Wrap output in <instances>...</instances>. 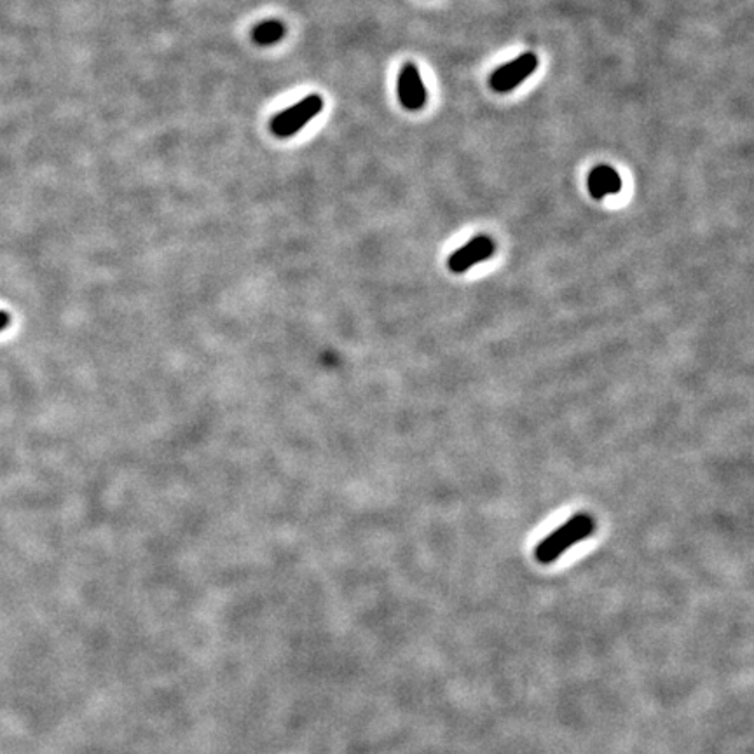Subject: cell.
Returning a JSON list of instances; mask_svg holds the SVG:
<instances>
[{"label": "cell", "mask_w": 754, "mask_h": 754, "mask_svg": "<svg viewBox=\"0 0 754 754\" xmlns=\"http://www.w3.org/2000/svg\"><path fill=\"white\" fill-rule=\"evenodd\" d=\"M594 529H596V522L592 519V515L576 514L561 528L552 531L549 536H545L542 542L536 545V561L540 564L554 563L559 557L566 554L571 547H575L576 543L594 535Z\"/></svg>", "instance_id": "1"}, {"label": "cell", "mask_w": 754, "mask_h": 754, "mask_svg": "<svg viewBox=\"0 0 754 754\" xmlns=\"http://www.w3.org/2000/svg\"><path fill=\"white\" fill-rule=\"evenodd\" d=\"M323 109V98L318 95H309L302 98L301 102L280 112L271 121V131L278 138H288L313 121Z\"/></svg>", "instance_id": "2"}, {"label": "cell", "mask_w": 754, "mask_h": 754, "mask_svg": "<svg viewBox=\"0 0 754 754\" xmlns=\"http://www.w3.org/2000/svg\"><path fill=\"white\" fill-rule=\"evenodd\" d=\"M536 69H538V56L535 53H524L512 62L505 63L494 70L489 77V86L496 93H508L515 90L517 86H521L529 76H533Z\"/></svg>", "instance_id": "3"}, {"label": "cell", "mask_w": 754, "mask_h": 754, "mask_svg": "<svg viewBox=\"0 0 754 754\" xmlns=\"http://www.w3.org/2000/svg\"><path fill=\"white\" fill-rule=\"evenodd\" d=\"M494 252H496V243L486 234H479L468 241L465 247L458 248L449 257L447 266L456 275H461V273H467L468 269H472L475 264L491 259Z\"/></svg>", "instance_id": "4"}, {"label": "cell", "mask_w": 754, "mask_h": 754, "mask_svg": "<svg viewBox=\"0 0 754 754\" xmlns=\"http://www.w3.org/2000/svg\"><path fill=\"white\" fill-rule=\"evenodd\" d=\"M398 98L407 110H421L426 103V88L423 77L414 63H405L398 76Z\"/></svg>", "instance_id": "5"}, {"label": "cell", "mask_w": 754, "mask_h": 754, "mask_svg": "<svg viewBox=\"0 0 754 754\" xmlns=\"http://www.w3.org/2000/svg\"><path fill=\"white\" fill-rule=\"evenodd\" d=\"M587 189L594 199H604L608 194L622 191V177L610 165H597L587 177Z\"/></svg>", "instance_id": "6"}, {"label": "cell", "mask_w": 754, "mask_h": 754, "mask_svg": "<svg viewBox=\"0 0 754 754\" xmlns=\"http://www.w3.org/2000/svg\"><path fill=\"white\" fill-rule=\"evenodd\" d=\"M252 37L259 46H273L285 37V25L282 21H262L255 27Z\"/></svg>", "instance_id": "7"}, {"label": "cell", "mask_w": 754, "mask_h": 754, "mask_svg": "<svg viewBox=\"0 0 754 754\" xmlns=\"http://www.w3.org/2000/svg\"><path fill=\"white\" fill-rule=\"evenodd\" d=\"M11 323V316L7 315L6 311H0V332L6 330Z\"/></svg>", "instance_id": "8"}]
</instances>
